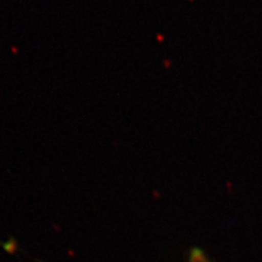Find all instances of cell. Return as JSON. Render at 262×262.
Masks as SVG:
<instances>
[{
    "mask_svg": "<svg viewBox=\"0 0 262 262\" xmlns=\"http://www.w3.org/2000/svg\"><path fill=\"white\" fill-rule=\"evenodd\" d=\"M189 262H211L207 256L201 249L193 248L191 249L190 256H189Z\"/></svg>",
    "mask_w": 262,
    "mask_h": 262,
    "instance_id": "obj_1",
    "label": "cell"
}]
</instances>
